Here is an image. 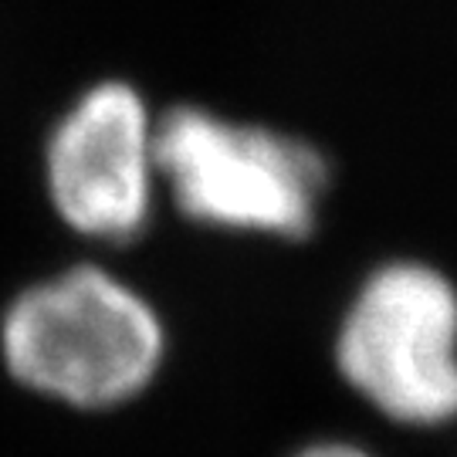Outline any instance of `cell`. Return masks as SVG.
Instances as JSON below:
<instances>
[{"label": "cell", "mask_w": 457, "mask_h": 457, "mask_svg": "<svg viewBox=\"0 0 457 457\" xmlns=\"http://www.w3.org/2000/svg\"><path fill=\"white\" fill-rule=\"evenodd\" d=\"M173 328L146 285L109 254L28 278L0 305V373L75 417H112L160 386Z\"/></svg>", "instance_id": "1"}, {"label": "cell", "mask_w": 457, "mask_h": 457, "mask_svg": "<svg viewBox=\"0 0 457 457\" xmlns=\"http://www.w3.org/2000/svg\"><path fill=\"white\" fill-rule=\"evenodd\" d=\"M166 207L183 224L230 237L309 241L328 194V163L292 132L207 105L160 115Z\"/></svg>", "instance_id": "2"}, {"label": "cell", "mask_w": 457, "mask_h": 457, "mask_svg": "<svg viewBox=\"0 0 457 457\" xmlns=\"http://www.w3.org/2000/svg\"><path fill=\"white\" fill-rule=\"evenodd\" d=\"M345 390L400 427L457 420V288L413 258L376 264L349 295L332 336Z\"/></svg>", "instance_id": "3"}, {"label": "cell", "mask_w": 457, "mask_h": 457, "mask_svg": "<svg viewBox=\"0 0 457 457\" xmlns=\"http://www.w3.org/2000/svg\"><path fill=\"white\" fill-rule=\"evenodd\" d=\"M41 194L68 237L115 254L146 237L163 196L160 115L122 79H105L54 119L41 146Z\"/></svg>", "instance_id": "4"}, {"label": "cell", "mask_w": 457, "mask_h": 457, "mask_svg": "<svg viewBox=\"0 0 457 457\" xmlns=\"http://www.w3.org/2000/svg\"><path fill=\"white\" fill-rule=\"evenodd\" d=\"M288 457H376L370 447H362L356 441H345V437H319L302 447H295Z\"/></svg>", "instance_id": "5"}]
</instances>
